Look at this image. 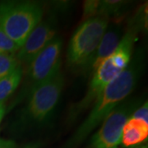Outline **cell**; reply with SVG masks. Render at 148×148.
I'll use <instances>...</instances> for the list:
<instances>
[{"label":"cell","instance_id":"cell-1","mask_svg":"<svg viewBox=\"0 0 148 148\" xmlns=\"http://www.w3.org/2000/svg\"><path fill=\"white\" fill-rule=\"evenodd\" d=\"M143 56L137 53L127 68L106 86L92 105L89 115L69 139L66 148H75L80 145L117 106L132 93L143 70Z\"/></svg>","mask_w":148,"mask_h":148},{"label":"cell","instance_id":"cell-2","mask_svg":"<svg viewBox=\"0 0 148 148\" xmlns=\"http://www.w3.org/2000/svg\"><path fill=\"white\" fill-rule=\"evenodd\" d=\"M64 86V77L60 72L53 78L32 90L19 115L18 129L46 125L57 109Z\"/></svg>","mask_w":148,"mask_h":148},{"label":"cell","instance_id":"cell-3","mask_svg":"<svg viewBox=\"0 0 148 148\" xmlns=\"http://www.w3.org/2000/svg\"><path fill=\"white\" fill-rule=\"evenodd\" d=\"M41 4L33 1H4L0 3V29L18 46L41 21Z\"/></svg>","mask_w":148,"mask_h":148},{"label":"cell","instance_id":"cell-4","mask_svg":"<svg viewBox=\"0 0 148 148\" xmlns=\"http://www.w3.org/2000/svg\"><path fill=\"white\" fill-rule=\"evenodd\" d=\"M109 24L108 17L95 16L84 21L77 27L68 48L67 58L69 66L86 72Z\"/></svg>","mask_w":148,"mask_h":148},{"label":"cell","instance_id":"cell-5","mask_svg":"<svg viewBox=\"0 0 148 148\" xmlns=\"http://www.w3.org/2000/svg\"><path fill=\"white\" fill-rule=\"evenodd\" d=\"M63 41L54 38L28 65L27 86L23 88L24 95L28 96L34 89L53 78L60 73Z\"/></svg>","mask_w":148,"mask_h":148},{"label":"cell","instance_id":"cell-6","mask_svg":"<svg viewBox=\"0 0 148 148\" xmlns=\"http://www.w3.org/2000/svg\"><path fill=\"white\" fill-rule=\"evenodd\" d=\"M140 100L123 101L101 123L90 140L89 148H118L121 143L123 127L138 106Z\"/></svg>","mask_w":148,"mask_h":148},{"label":"cell","instance_id":"cell-7","mask_svg":"<svg viewBox=\"0 0 148 148\" xmlns=\"http://www.w3.org/2000/svg\"><path fill=\"white\" fill-rule=\"evenodd\" d=\"M122 72L121 69H119L113 63L110 57L106 59L93 73V77L90 81L88 90L84 97L70 109L69 119L73 120L81 113L86 110L92 106L103 90L106 89V86L114 78H116L118 75H119Z\"/></svg>","mask_w":148,"mask_h":148},{"label":"cell","instance_id":"cell-8","mask_svg":"<svg viewBox=\"0 0 148 148\" xmlns=\"http://www.w3.org/2000/svg\"><path fill=\"white\" fill-rule=\"evenodd\" d=\"M57 37L56 21L53 18H48L35 27L27 37L23 45L16 54V58L21 67L28 66L32 60Z\"/></svg>","mask_w":148,"mask_h":148},{"label":"cell","instance_id":"cell-9","mask_svg":"<svg viewBox=\"0 0 148 148\" xmlns=\"http://www.w3.org/2000/svg\"><path fill=\"white\" fill-rule=\"evenodd\" d=\"M122 36L123 28L120 22H115L112 26L109 24L85 73H94L101 64L114 53L121 40Z\"/></svg>","mask_w":148,"mask_h":148},{"label":"cell","instance_id":"cell-10","mask_svg":"<svg viewBox=\"0 0 148 148\" xmlns=\"http://www.w3.org/2000/svg\"><path fill=\"white\" fill-rule=\"evenodd\" d=\"M148 137V123L129 118L123 127L121 143L124 147L140 144Z\"/></svg>","mask_w":148,"mask_h":148},{"label":"cell","instance_id":"cell-11","mask_svg":"<svg viewBox=\"0 0 148 148\" xmlns=\"http://www.w3.org/2000/svg\"><path fill=\"white\" fill-rule=\"evenodd\" d=\"M129 2L120 0H97L95 11L96 16H106L116 18V22H119V18L126 11Z\"/></svg>","mask_w":148,"mask_h":148},{"label":"cell","instance_id":"cell-12","mask_svg":"<svg viewBox=\"0 0 148 148\" xmlns=\"http://www.w3.org/2000/svg\"><path fill=\"white\" fill-rule=\"evenodd\" d=\"M23 76V69L19 65L10 73L0 79V103H4L18 88Z\"/></svg>","mask_w":148,"mask_h":148},{"label":"cell","instance_id":"cell-13","mask_svg":"<svg viewBox=\"0 0 148 148\" xmlns=\"http://www.w3.org/2000/svg\"><path fill=\"white\" fill-rule=\"evenodd\" d=\"M19 65L16 55L9 53L0 54V79L10 73Z\"/></svg>","mask_w":148,"mask_h":148},{"label":"cell","instance_id":"cell-14","mask_svg":"<svg viewBox=\"0 0 148 148\" xmlns=\"http://www.w3.org/2000/svg\"><path fill=\"white\" fill-rule=\"evenodd\" d=\"M19 48L4 32L0 29V54L9 53L16 55Z\"/></svg>","mask_w":148,"mask_h":148},{"label":"cell","instance_id":"cell-15","mask_svg":"<svg viewBox=\"0 0 148 148\" xmlns=\"http://www.w3.org/2000/svg\"><path fill=\"white\" fill-rule=\"evenodd\" d=\"M131 118L136 119L138 120L147 123H148V104L147 102L143 103L142 106H139L133 111L131 115Z\"/></svg>","mask_w":148,"mask_h":148},{"label":"cell","instance_id":"cell-16","mask_svg":"<svg viewBox=\"0 0 148 148\" xmlns=\"http://www.w3.org/2000/svg\"><path fill=\"white\" fill-rule=\"evenodd\" d=\"M0 148H16V143L12 140L0 138Z\"/></svg>","mask_w":148,"mask_h":148},{"label":"cell","instance_id":"cell-17","mask_svg":"<svg viewBox=\"0 0 148 148\" xmlns=\"http://www.w3.org/2000/svg\"><path fill=\"white\" fill-rule=\"evenodd\" d=\"M6 108L4 106V103H0V123L3 120V117L5 115Z\"/></svg>","mask_w":148,"mask_h":148},{"label":"cell","instance_id":"cell-18","mask_svg":"<svg viewBox=\"0 0 148 148\" xmlns=\"http://www.w3.org/2000/svg\"><path fill=\"white\" fill-rule=\"evenodd\" d=\"M23 148H39V147L37 146L36 144L32 143V144H28V145H27L26 147H24Z\"/></svg>","mask_w":148,"mask_h":148},{"label":"cell","instance_id":"cell-19","mask_svg":"<svg viewBox=\"0 0 148 148\" xmlns=\"http://www.w3.org/2000/svg\"><path fill=\"white\" fill-rule=\"evenodd\" d=\"M135 148H147V146H142V147H138Z\"/></svg>","mask_w":148,"mask_h":148}]
</instances>
